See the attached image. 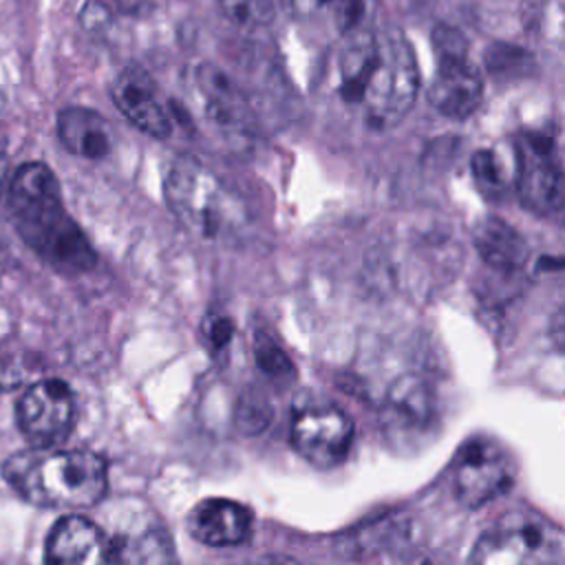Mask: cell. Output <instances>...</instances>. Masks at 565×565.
I'll list each match as a JSON object with an SVG mask.
<instances>
[{
    "label": "cell",
    "mask_w": 565,
    "mask_h": 565,
    "mask_svg": "<svg viewBox=\"0 0 565 565\" xmlns=\"http://www.w3.org/2000/svg\"><path fill=\"white\" fill-rule=\"evenodd\" d=\"M4 479L35 505L79 512L97 505L106 494L108 466L90 450L38 448L9 457Z\"/></svg>",
    "instance_id": "3"
},
{
    "label": "cell",
    "mask_w": 565,
    "mask_h": 565,
    "mask_svg": "<svg viewBox=\"0 0 565 565\" xmlns=\"http://www.w3.org/2000/svg\"><path fill=\"white\" fill-rule=\"evenodd\" d=\"M384 424L399 439L422 437L435 424V395L422 375L408 373L391 384L384 404Z\"/></svg>",
    "instance_id": "13"
},
{
    "label": "cell",
    "mask_w": 565,
    "mask_h": 565,
    "mask_svg": "<svg viewBox=\"0 0 565 565\" xmlns=\"http://www.w3.org/2000/svg\"><path fill=\"white\" fill-rule=\"evenodd\" d=\"M124 514L104 530L106 563H163L170 561L172 539L148 508L121 510Z\"/></svg>",
    "instance_id": "11"
},
{
    "label": "cell",
    "mask_w": 565,
    "mask_h": 565,
    "mask_svg": "<svg viewBox=\"0 0 565 565\" xmlns=\"http://www.w3.org/2000/svg\"><path fill=\"white\" fill-rule=\"evenodd\" d=\"M57 137L62 146L82 159H102L113 150V128L86 106H68L57 115Z\"/></svg>",
    "instance_id": "17"
},
{
    "label": "cell",
    "mask_w": 565,
    "mask_h": 565,
    "mask_svg": "<svg viewBox=\"0 0 565 565\" xmlns=\"http://www.w3.org/2000/svg\"><path fill=\"white\" fill-rule=\"evenodd\" d=\"M519 201L534 214H554L565 203V172L545 135L523 132L514 141Z\"/></svg>",
    "instance_id": "8"
},
{
    "label": "cell",
    "mask_w": 565,
    "mask_h": 565,
    "mask_svg": "<svg viewBox=\"0 0 565 565\" xmlns=\"http://www.w3.org/2000/svg\"><path fill=\"white\" fill-rule=\"evenodd\" d=\"M512 455L492 437L477 435L455 455L450 483L457 501L466 508H481L514 486Z\"/></svg>",
    "instance_id": "7"
},
{
    "label": "cell",
    "mask_w": 565,
    "mask_h": 565,
    "mask_svg": "<svg viewBox=\"0 0 565 565\" xmlns=\"http://www.w3.org/2000/svg\"><path fill=\"white\" fill-rule=\"evenodd\" d=\"M218 4L238 26H263L274 18V0H218Z\"/></svg>",
    "instance_id": "21"
},
{
    "label": "cell",
    "mask_w": 565,
    "mask_h": 565,
    "mask_svg": "<svg viewBox=\"0 0 565 565\" xmlns=\"http://www.w3.org/2000/svg\"><path fill=\"white\" fill-rule=\"evenodd\" d=\"M194 84L201 95V104L205 115L223 130L230 132H245L252 124V113L234 86V82L212 64H199L194 71Z\"/></svg>",
    "instance_id": "16"
},
{
    "label": "cell",
    "mask_w": 565,
    "mask_h": 565,
    "mask_svg": "<svg viewBox=\"0 0 565 565\" xmlns=\"http://www.w3.org/2000/svg\"><path fill=\"white\" fill-rule=\"evenodd\" d=\"M333 0H282L285 9L289 13H296V15H311L320 9H324L327 4H331Z\"/></svg>",
    "instance_id": "25"
},
{
    "label": "cell",
    "mask_w": 565,
    "mask_h": 565,
    "mask_svg": "<svg viewBox=\"0 0 565 565\" xmlns=\"http://www.w3.org/2000/svg\"><path fill=\"white\" fill-rule=\"evenodd\" d=\"M113 102L121 115L141 132L166 139L172 132L168 102L154 79L139 66H126L113 82Z\"/></svg>",
    "instance_id": "12"
},
{
    "label": "cell",
    "mask_w": 565,
    "mask_h": 565,
    "mask_svg": "<svg viewBox=\"0 0 565 565\" xmlns=\"http://www.w3.org/2000/svg\"><path fill=\"white\" fill-rule=\"evenodd\" d=\"M7 203L13 227L46 265L64 274H84L95 267L97 256L82 227L68 216L49 166L38 161L20 166L11 174Z\"/></svg>",
    "instance_id": "2"
},
{
    "label": "cell",
    "mask_w": 565,
    "mask_h": 565,
    "mask_svg": "<svg viewBox=\"0 0 565 565\" xmlns=\"http://www.w3.org/2000/svg\"><path fill=\"white\" fill-rule=\"evenodd\" d=\"M419 90L415 53L393 26L353 29L338 53V97L369 128L397 126Z\"/></svg>",
    "instance_id": "1"
},
{
    "label": "cell",
    "mask_w": 565,
    "mask_h": 565,
    "mask_svg": "<svg viewBox=\"0 0 565 565\" xmlns=\"http://www.w3.org/2000/svg\"><path fill=\"white\" fill-rule=\"evenodd\" d=\"M565 558V532L530 508L501 514L475 543L470 561L494 565L554 563Z\"/></svg>",
    "instance_id": "5"
},
{
    "label": "cell",
    "mask_w": 565,
    "mask_h": 565,
    "mask_svg": "<svg viewBox=\"0 0 565 565\" xmlns=\"http://www.w3.org/2000/svg\"><path fill=\"white\" fill-rule=\"evenodd\" d=\"M254 360L260 373L274 384H289L294 380V364L287 353L267 335H258L254 342Z\"/></svg>",
    "instance_id": "19"
},
{
    "label": "cell",
    "mask_w": 565,
    "mask_h": 565,
    "mask_svg": "<svg viewBox=\"0 0 565 565\" xmlns=\"http://www.w3.org/2000/svg\"><path fill=\"white\" fill-rule=\"evenodd\" d=\"M234 335V324L227 316L223 313H212L203 320V329H201V340L207 347V351L212 353H221L225 351V347L230 344Z\"/></svg>",
    "instance_id": "23"
},
{
    "label": "cell",
    "mask_w": 565,
    "mask_h": 565,
    "mask_svg": "<svg viewBox=\"0 0 565 565\" xmlns=\"http://www.w3.org/2000/svg\"><path fill=\"white\" fill-rule=\"evenodd\" d=\"M355 435L353 419L335 406H309L296 413L289 430L294 450L316 468L342 463Z\"/></svg>",
    "instance_id": "10"
},
{
    "label": "cell",
    "mask_w": 565,
    "mask_h": 565,
    "mask_svg": "<svg viewBox=\"0 0 565 565\" xmlns=\"http://www.w3.org/2000/svg\"><path fill=\"white\" fill-rule=\"evenodd\" d=\"M530 55L512 44H492L486 51V66L492 75L499 77H516L523 75L530 68Z\"/></svg>",
    "instance_id": "20"
},
{
    "label": "cell",
    "mask_w": 565,
    "mask_h": 565,
    "mask_svg": "<svg viewBox=\"0 0 565 565\" xmlns=\"http://www.w3.org/2000/svg\"><path fill=\"white\" fill-rule=\"evenodd\" d=\"M31 373L29 360L13 351H0V393L20 386Z\"/></svg>",
    "instance_id": "24"
},
{
    "label": "cell",
    "mask_w": 565,
    "mask_h": 565,
    "mask_svg": "<svg viewBox=\"0 0 565 565\" xmlns=\"http://www.w3.org/2000/svg\"><path fill=\"white\" fill-rule=\"evenodd\" d=\"M254 527L252 512L232 499H203L199 501L190 516V534L210 547H236L249 541Z\"/></svg>",
    "instance_id": "14"
},
{
    "label": "cell",
    "mask_w": 565,
    "mask_h": 565,
    "mask_svg": "<svg viewBox=\"0 0 565 565\" xmlns=\"http://www.w3.org/2000/svg\"><path fill=\"white\" fill-rule=\"evenodd\" d=\"M433 49L437 66L428 84V102L450 119L470 117L481 104L483 82L468 60L463 35L450 26H437Z\"/></svg>",
    "instance_id": "6"
},
{
    "label": "cell",
    "mask_w": 565,
    "mask_h": 565,
    "mask_svg": "<svg viewBox=\"0 0 565 565\" xmlns=\"http://www.w3.org/2000/svg\"><path fill=\"white\" fill-rule=\"evenodd\" d=\"M472 172L477 185L488 194H501L505 188V177L501 163L492 150H481L472 157Z\"/></svg>",
    "instance_id": "22"
},
{
    "label": "cell",
    "mask_w": 565,
    "mask_h": 565,
    "mask_svg": "<svg viewBox=\"0 0 565 565\" xmlns=\"http://www.w3.org/2000/svg\"><path fill=\"white\" fill-rule=\"evenodd\" d=\"M73 393L55 377L29 384L15 404L18 428L38 448H51L66 439L73 428Z\"/></svg>",
    "instance_id": "9"
},
{
    "label": "cell",
    "mask_w": 565,
    "mask_h": 565,
    "mask_svg": "<svg viewBox=\"0 0 565 565\" xmlns=\"http://www.w3.org/2000/svg\"><path fill=\"white\" fill-rule=\"evenodd\" d=\"M11 174H13V172H9V161H7V157L0 154V199H2V194H7V190H9Z\"/></svg>",
    "instance_id": "26"
},
{
    "label": "cell",
    "mask_w": 565,
    "mask_h": 565,
    "mask_svg": "<svg viewBox=\"0 0 565 565\" xmlns=\"http://www.w3.org/2000/svg\"><path fill=\"white\" fill-rule=\"evenodd\" d=\"M44 547V558L55 565L106 563L104 530L77 512L55 521Z\"/></svg>",
    "instance_id": "15"
},
{
    "label": "cell",
    "mask_w": 565,
    "mask_h": 565,
    "mask_svg": "<svg viewBox=\"0 0 565 565\" xmlns=\"http://www.w3.org/2000/svg\"><path fill=\"white\" fill-rule=\"evenodd\" d=\"M475 247L479 258L503 276H514L527 260L523 236L497 216H486L475 225Z\"/></svg>",
    "instance_id": "18"
},
{
    "label": "cell",
    "mask_w": 565,
    "mask_h": 565,
    "mask_svg": "<svg viewBox=\"0 0 565 565\" xmlns=\"http://www.w3.org/2000/svg\"><path fill=\"white\" fill-rule=\"evenodd\" d=\"M166 203L177 221L199 241L236 243L249 214L241 196L207 166L179 157L166 177Z\"/></svg>",
    "instance_id": "4"
}]
</instances>
